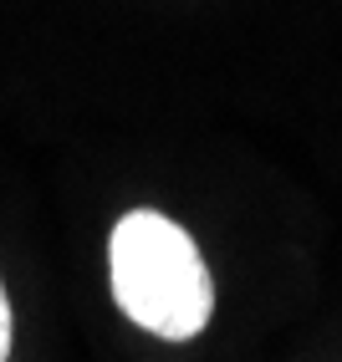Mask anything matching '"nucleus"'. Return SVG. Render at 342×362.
<instances>
[{"label": "nucleus", "instance_id": "1", "mask_svg": "<svg viewBox=\"0 0 342 362\" xmlns=\"http://www.w3.org/2000/svg\"><path fill=\"white\" fill-rule=\"evenodd\" d=\"M113 296L123 317L164 342L200 337L215 311V281L184 225L159 209H128L108 240Z\"/></svg>", "mask_w": 342, "mask_h": 362}, {"label": "nucleus", "instance_id": "2", "mask_svg": "<svg viewBox=\"0 0 342 362\" xmlns=\"http://www.w3.org/2000/svg\"><path fill=\"white\" fill-rule=\"evenodd\" d=\"M0 362H11V301H6V286H0Z\"/></svg>", "mask_w": 342, "mask_h": 362}]
</instances>
